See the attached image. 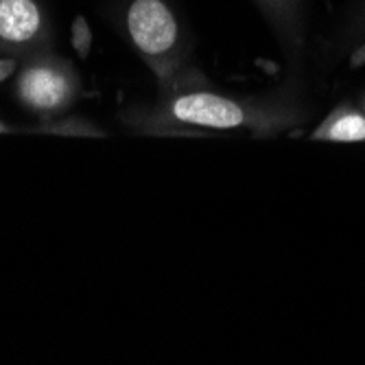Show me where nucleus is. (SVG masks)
Here are the masks:
<instances>
[{
  "instance_id": "obj_3",
  "label": "nucleus",
  "mask_w": 365,
  "mask_h": 365,
  "mask_svg": "<svg viewBox=\"0 0 365 365\" xmlns=\"http://www.w3.org/2000/svg\"><path fill=\"white\" fill-rule=\"evenodd\" d=\"M173 116L184 123L204 125L215 129H232L243 123V110L227 101L223 96L197 92V94H184L173 103Z\"/></svg>"
},
{
  "instance_id": "obj_2",
  "label": "nucleus",
  "mask_w": 365,
  "mask_h": 365,
  "mask_svg": "<svg viewBox=\"0 0 365 365\" xmlns=\"http://www.w3.org/2000/svg\"><path fill=\"white\" fill-rule=\"evenodd\" d=\"M20 98L38 112H53L66 106L71 96V83L66 75L53 66H29L18 81Z\"/></svg>"
},
{
  "instance_id": "obj_5",
  "label": "nucleus",
  "mask_w": 365,
  "mask_h": 365,
  "mask_svg": "<svg viewBox=\"0 0 365 365\" xmlns=\"http://www.w3.org/2000/svg\"><path fill=\"white\" fill-rule=\"evenodd\" d=\"M322 136H328L333 140H363L365 138V120L356 114L339 118L335 125H330L328 131Z\"/></svg>"
},
{
  "instance_id": "obj_1",
  "label": "nucleus",
  "mask_w": 365,
  "mask_h": 365,
  "mask_svg": "<svg viewBox=\"0 0 365 365\" xmlns=\"http://www.w3.org/2000/svg\"><path fill=\"white\" fill-rule=\"evenodd\" d=\"M127 33L147 57H162L178 44V22L164 0H134L127 9Z\"/></svg>"
},
{
  "instance_id": "obj_4",
  "label": "nucleus",
  "mask_w": 365,
  "mask_h": 365,
  "mask_svg": "<svg viewBox=\"0 0 365 365\" xmlns=\"http://www.w3.org/2000/svg\"><path fill=\"white\" fill-rule=\"evenodd\" d=\"M42 29L36 0H0V40L9 44L31 42Z\"/></svg>"
},
{
  "instance_id": "obj_7",
  "label": "nucleus",
  "mask_w": 365,
  "mask_h": 365,
  "mask_svg": "<svg viewBox=\"0 0 365 365\" xmlns=\"http://www.w3.org/2000/svg\"><path fill=\"white\" fill-rule=\"evenodd\" d=\"M18 68V61L16 59H0V83L7 81Z\"/></svg>"
},
{
  "instance_id": "obj_6",
  "label": "nucleus",
  "mask_w": 365,
  "mask_h": 365,
  "mask_svg": "<svg viewBox=\"0 0 365 365\" xmlns=\"http://www.w3.org/2000/svg\"><path fill=\"white\" fill-rule=\"evenodd\" d=\"M73 48L77 51L81 59H88L90 48H92V31L83 16H77L73 22Z\"/></svg>"
}]
</instances>
